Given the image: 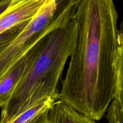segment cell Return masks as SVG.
<instances>
[{
    "instance_id": "13",
    "label": "cell",
    "mask_w": 123,
    "mask_h": 123,
    "mask_svg": "<svg viewBox=\"0 0 123 123\" xmlns=\"http://www.w3.org/2000/svg\"><path fill=\"white\" fill-rule=\"evenodd\" d=\"M118 44L123 45V19L118 29Z\"/></svg>"
},
{
    "instance_id": "8",
    "label": "cell",
    "mask_w": 123,
    "mask_h": 123,
    "mask_svg": "<svg viewBox=\"0 0 123 123\" xmlns=\"http://www.w3.org/2000/svg\"><path fill=\"white\" fill-rule=\"evenodd\" d=\"M108 123H123V98L116 96L108 109Z\"/></svg>"
},
{
    "instance_id": "9",
    "label": "cell",
    "mask_w": 123,
    "mask_h": 123,
    "mask_svg": "<svg viewBox=\"0 0 123 123\" xmlns=\"http://www.w3.org/2000/svg\"><path fill=\"white\" fill-rule=\"evenodd\" d=\"M31 20L19 23L0 33V52L15 39Z\"/></svg>"
},
{
    "instance_id": "1",
    "label": "cell",
    "mask_w": 123,
    "mask_h": 123,
    "mask_svg": "<svg viewBox=\"0 0 123 123\" xmlns=\"http://www.w3.org/2000/svg\"><path fill=\"white\" fill-rule=\"evenodd\" d=\"M73 19L76 41L58 99L98 121L116 93L118 13L112 0H82Z\"/></svg>"
},
{
    "instance_id": "2",
    "label": "cell",
    "mask_w": 123,
    "mask_h": 123,
    "mask_svg": "<svg viewBox=\"0 0 123 123\" xmlns=\"http://www.w3.org/2000/svg\"><path fill=\"white\" fill-rule=\"evenodd\" d=\"M77 31V23L72 19L42 37L37 58L1 109L0 123H10L31 107L49 98L58 99L56 87L75 47Z\"/></svg>"
},
{
    "instance_id": "11",
    "label": "cell",
    "mask_w": 123,
    "mask_h": 123,
    "mask_svg": "<svg viewBox=\"0 0 123 123\" xmlns=\"http://www.w3.org/2000/svg\"><path fill=\"white\" fill-rule=\"evenodd\" d=\"M49 108H46L38 114H37L28 123H46Z\"/></svg>"
},
{
    "instance_id": "14",
    "label": "cell",
    "mask_w": 123,
    "mask_h": 123,
    "mask_svg": "<svg viewBox=\"0 0 123 123\" xmlns=\"http://www.w3.org/2000/svg\"></svg>"
},
{
    "instance_id": "5",
    "label": "cell",
    "mask_w": 123,
    "mask_h": 123,
    "mask_svg": "<svg viewBox=\"0 0 123 123\" xmlns=\"http://www.w3.org/2000/svg\"><path fill=\"white\" fill-rule=\"evenodd\" d=\"M46 0H12L8 8L0 16V33L12 26L32 19Z\"/></svg>"
},
{
    "instance_id": "4",
    "label": "cell",
    "mask_w": 123,
    "mask_h": 123,
    "mask_svg": "<svg viewBox=\"0 0 123 123\" xmlns=\"http://www.w3.org/2000/svg\"><path fill=\"white\" fill-rule=\"evenodd\" d=\"M41 39L27 50L7 71L0 80V108L6 105L18 84L25 75L37 58Z\"/></svg>"
},
{
    "instance_id": "3",
    "label": "cell",
    "mask_w": 123,
    "mask_h": 123,
    "mask_svg": "<svg viewBox=\"0 0 123 123\" xmlns=\"http://www.w3.org/2000/svg\"><path fill=\"white\" fill-rule=\"evenodd\" d=\"M54 10L55 0H46L37 14L0 52V80L12 65L46 34L72 19L67 16L53 19Z\"/></svg>"
},
{
    "instance_id": "7",
    "label": "cell",
    "mask_w": 123,
    "mask_h": 123,
    "mask_svg": "<svg viewBox=\"0 0 123 123\" xmlns=\"http://www.w3.org/2000/svg\"><path fill=\"white\" fill-rule=\"evenodd\" d=\"M82 0H55V10L53 19L68 16L73 19Z\"/></svg>"
},
{
    "instance_id": "6",
    "label": "cell",
    "mask_w": 123,
    "mask_h": 123,
    "mask_svg": "<svg viewBox=\"0 0 123 123\" xmlns=\"http://www.w3.org/2000/svg\"><path fill=\"white\" fill-rule=\"evenodd\" d=\"M46 123H97L96 120L79 112L58 99L48 109Z\"/></svg>"
},
{
    "instance_id": "12",
    "label": "cell",
    "mask_w": 123,
    "mask_h": 123,
    "mask_svg": "<svg viewBox=\"0 0 123 123\" xmlns=\"http://www.w3.org/2000/svg\"><path fill=\"white\" fill-rule=\"evenodd\" d=\"M12 0H0V16L7 10Z\"/></svg>"
},
{
    "instance_id": "10",
    "label": "cell",
    "mask_w": 123,
    "mask_h": 123,
    "mask_svg": "<svg viewBox=\"0 0 123 123\" xmlns=\"http://www.w3.org/2000/svg\"><path fill=\"white\" fill-rule=\"evenodd\" d=\"M123 98V45L119 44L117 68V84L115 96Z\"/></svg>"
}]
</instances>
